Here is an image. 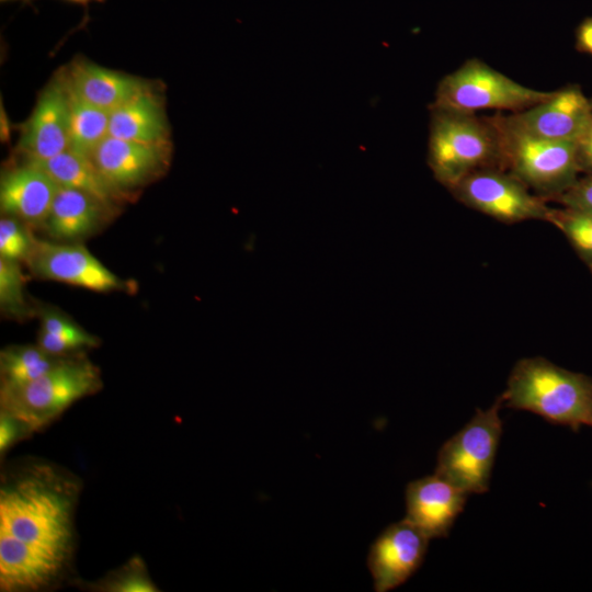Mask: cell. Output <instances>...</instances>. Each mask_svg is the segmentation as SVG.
Instances as JSON below:
<instances>
[{"label": "cell", "mask_w": 592, "mask_h": 592, "mask_svg": "<svg viewBox=\"0 0 592 592\" xmlns=\"http://www.w3.org/2000/svg\"><path fill=\"white\" fill-rule=\"evenodd\" d=\"M81 482L47 463L2 475L0 590L37 591L62 572L73 549V517Z\"/></svg>", "instance_id": "6da1fadb"}, {"label": "cell", "mask_w": 592, "mask_h": 592, "mask_svg": "<svg viewBox=\"0 0 592 592\" xmlns=\"http://www.w3.org/2000/svg\"><path fill=\"white\" fill-rule=\"evenodd\" d=\"M500 397L502 408L530 411L574 432L592 428V377L545 357L516 362Z\"/></svg>", "instance_id": "7a4b0ae2"}, {"label": "cell", "mask_w": 592, "mask_h": 592, "mask_svg": "<svg viewBox=\"0 0 592 592\" xmlns=\"http://www.w3.org/2000/svg\"><path fill=\"white\" fill-rule=\"evenodd\" d=\"M498 140V168L510 173L544 200H554L580 173L576 143L533 135L508 115L489 117Z\"/></svg>", "instance_id": "3957f363"}, {"label": "cell", "mask_w": 592, "mask_h": 592, "mask_svg": "<svg viewBox=\"0 0 592 592\" xmlns=\"http://www.w3.org/2000/svg\"><path fill=\"white\" fill-rule=\"evenodd\" d=\"M430 109L428 164L439 183L449 191L476 170L498 168L497 134L489 117Z\"/></svg>", "instance_id": "277c9868"}, {"label": "cell", "mask_w": 592, "mask_h": 592, "mask_svg": "<svg viewBox=\"0 0 592 592\" xmlns=\"http://www.w3.org/2000/svg\"><path fill=\"white\" fill-rule=\"evenodd\" d=\"M101 387L100 369L82 353L64 356L38 378L19 387L1 388V410L18 418L34 432Z\"/></svg>", "instance_id": "5b68a950"}, {"label": "cell", "mask_w": 592, "mask_h": 592, "mask_svg": "<svg viewBox=\"0 0 592 592\" xmlns=\"http://www.w3.org/2000/svg\"><path fill=\"white\" fill-rule=\"evenodd\" d=\"M553 93L527 88L482 60L470 58L440 81L430 107L471 114L480 110L516 113L547 100Z\"/></svg>", "instance_id": "8992f818"}, {"label": "cell", "mask_w": 592, "mask_h": 592, "mask_svg": "<svg viewBox=\"0 0 592 592\" xmlns=\"http://www.w3.org/2000/svg\"><path fill=\"white\" fill-rule=\"evenodd\" d=\"M501 408L499 396L487 410L477 409L469 422L441 446L434 474L468 494L487 492L503 429Z\"/></svg>", "instance_id": "52a82bcc"}, {"label": "cell", "mask_w": 592, "mask_h": 592, "mask_svg": "<svg viewBox=\"0 0 592 592\" xmlns=\"http://www.w3.org/2000/svg\"><path fill=\"white\" fill-rule=\"evenodd\" d=\"M449 192L465 206L504 224L548 221L551 207L510 173L498 168L476 170Z\"/></svg>", "instance_id": "ba28073f"}, {"label": "cell", "mask_w": 592, "mask_h": 592, "mask_svg": "<svg viewBox=\"0 0 592 592\" xmlns=\"http://www.w3.org/2000/svg\"><path fill=\"white\" fill-rule=\"evenodd\" d=\"M37 277L95 292L125 287L124 282L80 243L36 239L24 262Z\"/></svg>", "instance_id": "9c48e42d"}, {"label": "cell", "mask_w": 592, "mask_h": 592, "mask_svg": "<svg viewBox=\"0 0 592 592\" xmlns=\"http://www.w3.org/2000/svg\"><path fill=\"white\" fill-rule=\"evenodd\" d=\"M169 144H144L107 136L90 160L116 191L126 195L155 180L169 164Z\"/></svg>", "instance_id": "30bf717a"}, {"label": "cell", "mask_w": 592, "mask_h": 592, "mask_svg": "<svg viewBox=\"0 0 592 592\" xmlns=\"http://www.w3.org/2000/svg\"><path fill=\"white\" fill-rule=\"evenodd\" d=\"M430 538L406 517L388 525L373 542L367 567L376 592L403 584L421 567Z\"/></svg>", "instance_id": "8fae6325"}, {"label": "cell", "mask_w": 592, "mask_h": 592, "mask_svg": "<svg viewBox=\"0 0 592 592\" xmlns=\"http://www.w3.org/2000/svg\"><path fill=\"white\" fill-rule=\"evenodd\" d=\"M16 148L26 160L47 159L69 149L68 95L60 73L38 95Z\"/></svg>", "instance_id": "7c38bea8"}, {"label": "cell", "mask_w": 592, "mask_h": 592, "mask_svg": "<svg viewBox=\"0 0 592 592\" xmlns=\"http://www.w3.org/2000/svg\"><path fill=\"white\" fill-rule=\"evenodd\" d=\"M508 117L524 130L548 139L576 141L592 119V105L578 86Z\"/></svg>", "instance_id": "4fadbf2b"}, {"label": "cell", "mask_w": 592, "mask_h": 592, "mask_svg": "<svg viewBox=\"0 0 592 592\" xmlns=\"http://www.w3.org/2000/svg\"><path fill=\"white\" fill-rule=\"evenodd\" d=\"M468 493L434 474L406 488V519L430 539L446 537L463 512Z\"/></svg>", "instance_id": "5bb4252c"}, {"label": "cell", "mask_w": 592, "mask_h": 592, "mask_svg": "<svg viewBox=\"0 0 592 592\" xmlns=\"http://www.w3.org/2000/svg\"><path fill=\"white\" fill-rule=\"evenodd\" d=\"M59 185L41 168L25 162L2 172L0 208L30 227H43Z\"/></svg>", "instance_id": "9a60e30c"}, {"label": "cell", "mask_w": 592, "mask_h": 592, "mask_svg": "<svg viewBox=\"0 0 592 592\" xmlns=\"http://www.w3.org/2000/svg\"><path fill=\"white\" fill-rule=\"evenodd\" d=\"M114 212L89 193L59 185L42 228L54 241L79 243L96 234Z\"/></svg>", "instance_id": "2e32d148"}, {"label": "cell", "mask_w": 592, "mask_h": 592, "mask_svg": "<svg viewBox=\"0 0 592 592\" xmlns=\"http://www.w3.org/2000/svg\"><path fill=\"white\" fill-rule=\"evenodd\" d=\"M61 76L78 96L107 113L152 90L145 80L81 58L73 60Z\"/></svg>", "instance_id": "e0dca14e"}, {"label": "cell", "mask_w": 592, "mask_h": 592, "mask_svg": "<svg viewBox=\"0 0 592 592\" xmlns=\"http://www.w3.org/2000/svg\"><path fill=\"white\" fill-rule=\"evenodd\" d=\"M109 136L144 144L168 143L169 128L161 100L150 90L111 112Z\"/></svg>", "instance_id": "ac0fdd59"}, {"label": "cell", "mask_w": 592, "mask_h": 592, "mask_svg": "<svg viewBox=\"0 0 592 592\" xmlns=\"http://www.w3.org/2000/svg\"><path fill=\"white\" fill-rule=\"evenodd\" d=\"M26 162L44 170L58 185L89 193L113 209L127 200L126 195L107 183L89 158L70 149L47 159Z\"/></svg>", "instance_id": "d6986e66"}, {"label": "cell", "mask_w": 592, "mask_h": 592, "mask_svg": "<svg viewBox=\"0 0 592 592\" xmlns=\"http://www.w3.org/2000/svg\"><path fill=\"white\" fill-rule=\"evenodd\" d=\"M62 81L69 105V149L90 159L109 136L110 113L82 100Z\"/></svg>", "instance_id": "ffe728a7"}, {"label": "cell", "mask_w": 592, "mask_h": 592, "mask_svg": "<svg viewBox=\"0 0 592 592\" xmlns=\"http://www.w3.org/2000/svg\"><path fill=\"white\" fill-rule=\"evenodd\" d=\"M39 320L37 345L52 355L80 354L84 349L95 348L100 343L99 338L57 310L43 309Z\"/></svg>", "instance_id": "44dd1931"}, {"label": "cell", "mask_w": 592, "mask_h": 592, "mask_svg": "<svg viewBox=\"0 0 592 592\" xmlns=\"http://www.w3.org/2000/svg\"><path fill=\"white\" fill-rule=\"evenodd\" d=\"M64 356L45 352L36 345H11L1 350V388L25 385L53 368Z\"/></svg>", "instance_id": "7402d4cb"}, {"label": "cell", "mask_w": 592, "mask_h": 592, "mask_svg": "<svg viewBox=\"0 0 592 592\" xmlns=\"http://www.w3.org/2000/svg\"><path fill=\"white\" fill-rule=\"evenodd\" d=\"M0 308L5 317L19 321L35 312L25 294V280L19 261L0 258Z\"/></svg>", "instance_id": "603a6c76"}, {"label": "cell", "mask_w": 592, "mask_h": 592, "mask_svg": "<svg viewBox=\"0 0 592 592\" xmlns=\"http://www.w3.org/2000/svg\"><path fill=\"white\" fill-rule=\"evenodd\" d=\"M548 223L558 228L580 259L592 265V213L569 208H551Z\"/></svg>", "instance_id": "cb8c5ba5"}, {"label": "cell", "mask_w": 592, "mask_h": 592, "mask_svg": "<svg viewBox=\"0 0 592 592\" xmlns=\"http://www.w3.org/2000/svg\"><path fill=\"white\" fill-rule=\"evenodd\" d=\"M94 590L106 592H156L159 591L152 582L145 561L135 555L119 569L110 572L101 579Z\"/></svg>", "instance_id": "d4e9b609"}, {"label": "cell", "mask_w": 592, "mask_h": 592, "mask_svg": "<svg viewBox=\"0 0 592 592\" xmlns=\"http://www.w3.org/2000/svg\"><path fill=\"white\" fill-rule=\"evenodd\" d=\"M31 227L20 219L3 215L0 219V258L23 261L27 259L35 244Z\"/></svg>", "instance_id": "484cf974"}, {"label": "cell", "mask_w": 592, "mask_h": 592, "mask_svg": "<svg viewBox=\"0 0 592 592\" xmlns=\"http://www.w3.org/2000/svg\"><path fill=\"white\" fill-rule=\"evenodd\" d=\"M562 206L592 213V175H584L554 198Z\"/></svg>", "instance_id": "4316f807"}, {"label": "cell", "mask_w": 592, "mask_h": 592, "mask_svg": "<svg viewBox=\"0 0 592 592\" xmlns=\"http://www.w3.org/2000/svg\"><path fill=\"white\" fill-rule=\"evenodd\" d=\"M32 434L30 428L14 415L0 410V452L3 454L18 441Z\"/></svg>", "instance_id": "83f0119b"}, {"label": "cell", "mask_w": 592, "mask_h": 592, "mask_svg": "<svg viewBox=\"0 0 592 592\" xmlns=\"http://www.w3.org/2000/svg\"><path fill=\"white\" fill-rule=\"evenodd\" d=\"M574 143L579 171L592 175V119Z\"/></svg>", "instance_id": "f1b7e54d"}, {"label": "cell", "mask_w": 592, "mask_h": 592, "mask_svg": "<svg viewBox=\"0 0 592 592\" xmlns=\"http://www.w3.org/2000/svg\"><path fill=\"white\" fill-rule=\"evenodd\" d=\"M576 47L592 56V16L583 20L577 29Z\"/></svg>", "instance_id": "f546056e"}, {"label": "cell", "mask_w": 592, "mask_h": 592, "mask_svg": "<svg viewBox=\"0 0 592 592\" xmlns=\"http://www.w3.org/2000/svg\"><path fill=\"white\" fill-rule=\"evenodd\" d=\"M65 1H68V2L75 3V4H79V5H82V7H88V4L91 3V2H104L105 0H65Z\"/></svg>", "instance_id": "4dcf8cb0"}, {"label": "cell", "mask_w": 592, "mask_h": 592, "mask_svg": "<svg viewBox=\"0 0 592 592\" xmlns=\"http://www.w3.org/2000/svg\"><path fill=\"white\" fill-rule=\"evenodd\" d=\"M1 1L3 2V1H11V0H1ZM14 1H23V2H25V3H30V2H32L33 0H14Z\"/></svg>", "instance_id": "1f68e13d"}, {"label": "cell", "mask_w": 592, "mask_h": 592, "mask_svg": "<svg viewBox=\"0 0 592 592\" xmlns=\"http://www.w3.org/2000/svg\"><path fill=\"white\" fill-rule=\"evenodd\" d=\"M589 269H590V271L592 272V265H591V266H589Z\"/></svg>", "instance_id": "d6a6232c"}, {"label": "cell", "mask_w": 592, "mask_h": 592, "mask_svg": "<svg viewBox=\"0 0 592 592\" xmlns=\"http://www.w3.org/2000/svg\"><path fill=\"white\" fill-rule=\"evenodd\" d=\"M591 105H592V99H591Z\"/></svg>", "instance_id": "836d02e7"}]
</instances>
